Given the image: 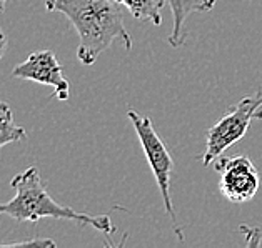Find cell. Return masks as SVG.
<instances>
[{
  "instance_id": "6da1fadb",
  "label": "cell",
  "mask_w": 262,
  "mask_h": 248,
  "mask_svg": "<svg viewBox=\"0 0 262 248\" xmlns=\"http://www.w3.org/2000/svg\"><path fill=\"white\" fill-rule=\"evenodd\" d=\"M119 5L116 0H46L47 12L63 14L77 30V59L84 65H92L116 40H122L125 50L132 48Z\"/></svg>"
},
{
  "instance_id": "7a4b0ae2",
  "label": "cell",
  "mask_w": 262,
  "mask_h": 248,
  "mask_svg": "<svg viewBox=\"0 0 262 248\" xmlns=\"http://www.w3.org/2000/svg\"><path fill=\"white\" fill-rule=\"evenodd\" d=\"M10 187L15 190V195L12 200L0 203V215H7L18 224L22 221L37 224L40 218L70 220L82 227L91 225L104 235L116 233V227L107 215L94 217V215L75 212L70 207L59 205L43 187L37 167H29L22 173L15 175L10 182Z\"/></svg>"
},
{
  "instance_id": "3957f363",
  "label": "cell",
  "mask_w": 262,
  "mask_h": 248,
  "mask_svg": "<svg viewBox=\"0 0 262 248\" xmlns=\"http://www.w3.org/2000/svg\"><path fill=\"white\" fill-rule=\"evenodd\" d=\"M127 117L132 122L136 133L139 137V142L142 145V150L145 154L147 162L150 165V170L154 173V179L157 182V187L161 190L162 200L165 212L170 217L172 224H174V230L177 233L179 240H182V232L181 228L176 225V213H174V205H172V196H170V173L174 170V160L169 154V150L165 148L162 138L159 137L156 132L152 120L149 117L139 115L136 110L127 112Z\"/></svg>"
},
{
  "instance_id": "277c9868",
  "label": "cell",
  "mask_w": 262,
  "mask_h": 248,
  "mask_svg": "<svg viewBox=\"0 0 262 248\" xmlns=\"http://www.w3.org/2000/svg\"><path fill=\"white\" fill-rule=\"evenodd\" d=\"M262 100V88L251 97L242 98L235 104L212 129L207 132L206 150L202 154L204 167H209L217 157H221L229 147L237 143L247 133L251 120L254 118V112Z\"/></svg>"
},
{
  "instance_id": "5b68a950",
  "label": "cell",
  "mask_w": 262,
  "mask_h": 248,
  "mask_svg": "<svg viewBox=\"0 0 262 248\" xmlns=\"http://www.w3.org/2000/svg\"><path fill=\"white\" fill-rule=\"evenodd\" d=\"M214 167L221 173L219 190L229 202L246 203L251 202L257 193L260 177L249 157L221 155L215 158Z\"/></svg>"
},
{
  "instance_id": "8992f818",
  "label": "cell",
  "mask_w": 262,
  "mask_h": 248,
  "mask_svg": "<svg viewBox=\"0 0 262 248\" xmlns=\"http://www.w3.org/2000/svg\"><path fill=\"white\" fill-rule=\"evenodd\" d=\"M12 77L37 82L54 88V97L59 102H67L70 97V84L63 77V68L50 50H39L27 57V60L12 70Z\"/></svg>"
},
{
  "instance_id": "52a82bcc",
  "label": "cell",
  "mask_w": 262,
  "mask_h": 248,
  "mask_svg": "<svg viewBox=\"0 0 262 248\" xmlns=\"http://www.w3.org/2000/svg\"><path fill=\"white\" fill-rule=\"evenodd\" d=\"M167 2L174 15V25H172L167 42L172 48H179L187 40V32L184 29L187 17L199 14V12H210L217 0H167Z\"/></svg>"
},
{
  "instance_id": "ba28073f",
  "label": "cell",
  "mask_w": 262,
  "mask_h": 248,
  "mask_svg": "<svg viewBox=\"0 0 262 248\" xmlns=\"http://www.w3.org/2000/svg\"><path fill=\"white\" fill-rule=\"evenodd\" d=\"M124 5L137 20H150L154 25L162 23V9L167 0H116Z\"/></svg>"
},
{
  "instance_id": "9c48e42d",
  "label": "cell",
  "mask_w": 262,
  "mask_h": 248,
  "mask_svg": "<svg viewBox=\"0 0 262 248\" xmlns=\"http://www.w3.org/2000/svg\"><path fill=\"white\" fill-rule=\"evenodd\" d=\"M18 140H27V132L24 127L15 125L10 107L0 100V148Z\"/></svg>"
},
{
  "instance_id": "30bf717a",
  "label": "cell",
  "mask_w": 262,
  "mask_h": 248,
  "mask_svg": "<svg viewBox=\"0 0 262 248\" xmlns=\"http://www.w3.org/2000/svg\"><path fill=\"white\" fill-rule=\"evenodd\" d=\"M55 246L54 240L49 238H29V240H18L12 243H0V246Z\"/></svg>"
},
{
  "instance_id": "8fae6325",
  "label": "cell",
  "mask_w": 262,
  "mask_h": 248,
  "mask_svg": "<svg viewBox=\"0 0 262 248\" xmlns=\"http://www.w3.org/2000/svg\"><path fill=\"white\" fill-rule=\"evenodd\" d=\"M7 43H9L7 35H5V32L2 29H0V59H2L5 50H7Z\"/></svg>"
},
{
  "instance_id": "7c38bea8",
  "label": "cell",
  "mask_w": 262,
  "mask_h": 248,
  "mask_svg": "<svg viewBox=\"0 0 262 248\" xmlns=\"http://www.w3.org/2000/svg\"><path fill=\"white\" fill-rule=\"evenodd\" d=\"M254 118L262 120V100H260V104L257 105V109H255V112H254Z\"/></svg>"
},
{
  "instance_id": "4fadbf2b",
  "label": "cell",
  "mask_w": 262,
  "mask_h": 248,
  "mask_svg": "<svg viewBox=\"0 0 262 248\" xmlns=\"http://www.w3.org/2000/svg\"><path fill=\"white\" fill-rule=\"evenodd\" d=\"M5 5H7V0H0V14L5 10Z\"/></svg>"
}]
</instances>
